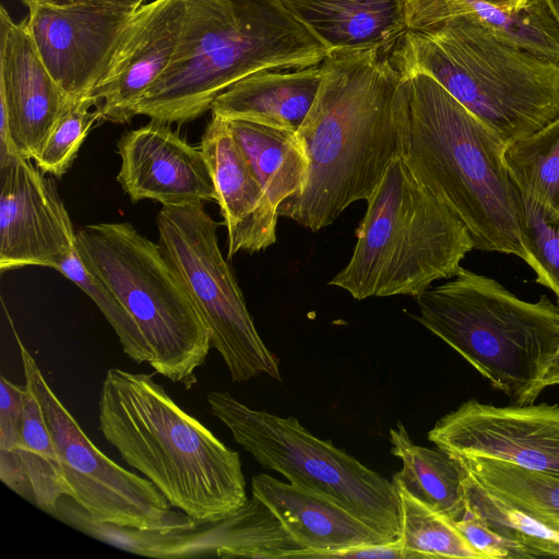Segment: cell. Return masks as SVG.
<instances>
[{"mask_svg":"<svg viewBox=\"0 0 559 559\" xmlns=\"http://www.w3.org/2000/svg\"><path fill=\"white\" fill-rule=\"evenodd\" d=\"M314 102L297 131L308 160L304 189L280 216L311 231L367 201L409 139L411 82L380 49L328 53Z\"/></svg>","mask_w":559,"mask_h":559,"instance_id":"6da1fadb","label":"cell"},{"mask_svg":"<svg viewBox=\"0 0 559 559\" xmlns=\"http://www.w3.org/2000/svg\"><path fill=\"white\" fill-rule=\"evenodd\" d=\"M102 115L91 96L71 100L52 128L36 166L45 174L61 178L75 159L79 150Z\"/></svg>","mask_w":559,"mask_h":559,"instance_id":"4dcf8cb0","label":"cell"},{"mask_svg":"<svg viewBox=\"0 0 559 559\" xmlns=\"http://www.w3.org/2000/svg\"><path fill=\"white\" fill-rule=\"evenodd\" d=\"M550 385H559V352L550 362L542 381L544 390Z\"/></svg>","mask_w":559,"mask_h":559,"instance_id":"d590c367","label":"cell"},{"mask_svg":"<svg viewBox=\"0 0 559 559\" xmlns=\"http://www.w3.org/2000/svg\"><path fill=\"white\" fill-rule=\"evenodd\" d=\"M326 56L325 46L281 0H187L173 59L134 112L182 124L255 72L308 68Z\"/></svg>","mask_w":559,"mask_h":559,"instance_id":"3957f363","label":"cell"},{"mask_svg":"<svg viewBox=\"0 0 559 559\" xmlns=\"http://www.w3.org/2000/svg\"><path fill=\"white\" fill-rule=\"evenodd\" d=\"M158 245L211 333L234 382L261 373L281 381L278 360L260 337L237 280L222 254L217 228L202 201L163 205Z\"/></svg>","mask_w":559,"mask_h":559,"instance_id":"30bf717a","label":"cell"},{"mask_svg":"<svg viewBox=\"0 0 559 559\" xmlns=\"http://www.w3.org/2000/svg\"><path fill=\"white\" fill-rule=\"evenodd\" d=\"M26 391V385L14 384L0 376V479L14 492L29 499L17 453Z\"/></svg>","mask_w":559,"mask_h":559,"instance_id":"d6a6232c","label":"cell"},{"mask_svg":"<svg viewBox=\"0 0 559 559\" xmlns=\"http://www.w3.org/2000/svg\"><path fill=\"white\" fill-rule=\"evenodd\" d=\"M405 76L411 82L405 164L466 226L475 249L525 261L519 190L504 160L507 143L431 76Z\"/></svg>","mask_w":559,"mask_h":559,"instance_id":"277c9868","label":"cell"},{"mask_svg":"<svg viewBox=\"0 0 559 559\" xmlns=\"http://www.w3.org/2000/svg\"><path fill=\"white\" fill-rule=\"evenodd\" d=\"M76 248L130 316L139 338L135 362L187 389L195 384L211 333L159 245L123 222L81 227Z\"/></svg>","mask_w":559,"mask_h":559,"instance_id":"ba28073f","label":"cell"},{"mask_svg":"<svg viewBox=\"0 0 559 559\" xmlns=\"http://www.w3.org/2000/svg\"><path fill=\"white\" fill-rule=\"evenodd\" d=\"M504 160L522 193L559 212V116L533 134L509 143Z\"/></svg>","mask_w":559,"mask_h":559,"instance_id":"4316f807","label":"cell"},{"mask_svg":"<svg viewBox=\"0 0 559 559\" xmlns=\"http://www.w3.org/2000/svg\"><path fill=\"white\" fill-rule=\"evenodd\" d=\"M409 31H424L445 20L468 14L501 39L559 66V23L546 0H527L516 10L481 0H404Z\"/></svg>","mask_w":559,"mask_h":559,"instance_id":"44dd1931","label":"cell"},{"mask_svg":"<svg viewBox=\"0 0 559 559\" xmlns=\"http://www.w3.org/2000/svg\"><path fill=\"white\" fill-rule=\"evenodd\" d=\"M252 496L262 501L304 549L302 558L324 559L329 552L389 542L338 503L267 474L251 480Z\"/></svg>","mask_w":559,"mask_h":559,"instance_id":"d6986e66","label":"cell"},{"mask_svg":"<svg viewBox=\"0 0 559 559\" xmlns=\"http://www.w3.org/2000/svg\"><path fill=\"white\" fill-rule=\"evenodd\" d=\"M25 384L38 399L58 451L69 497L97 523L144 531L189 530L200 523L174 512L164 495L146 478L103 453L85 435L44 378L20 340Z\"/></svg>","mask_w":559,"mask_h":559,"instance_id":"8fae6325","label":"cell"},{"mask_svg":"<svg viewBox=\"0 0 559 559\" xmlns=\"http://www.w3.org/2000/svg\"><path fill=\"white\" fill-rule=\"evenodd\" d=\"M401 500L403 545L419 558L486 559L459 531L453 520L395 486Z\"/></svg>","mask_w":559,"mask_h":559,"instance_id":"83f0119b","label":"cell"},{"mask_svg":"<svg viewBox=\"0 0 559 559\" xmlns=\"http://www.w3.org/2000/svg\"><path fill=\"white\" fill-rule=\"evenodd\" d=\"M389 56L401 74L435 79L507 145L559 116V66L501 39L472 15L408 29Z\"/></svg>","mask_w":559,"mask_h":559,"instance_id":"5b68a950","label":"cell"},{"mask_svg":"<svg viewBox=\"0 0 559 559\" xmlns=\"http://www.w3.org/2000/svg\"><path fill=\"white\" fill-rule=\"evenodd\" d=\"M206 402L261 466L338 503L384 538L400 537L401 500L392 480L313 436L295 417L252 409L228 392H211Z\"/></svg>","mask_w":559,"mask_h":559,"instance_id":"9c48e42d","label":"cell"},{"mask_svg":"<svg viewBox=\"0 0 559 559\" xmlns=\"http://www.w3.org/2000/svg\"><path fill=\"white\" fill-rule=\"evenodd\" d=\"M71 99L46 68L25 21L0 8V110L22 157L35 160Z\"/></svg>","mask_w":559,"mask_h":559,"instance_id":"e0dca14e","label":"cell"},{"mask_svg":"<svg viewBox=\"0 0 559 559\" xmlns=\"http://www.w3.org/2000/svg\"><path fill=\"white\" fill-rule=\"evenodd\" d=\"M519 206L525 262L535 271L536 282L556 295L559 308V212L520 190Z\"/></svg>","mask_w":559,"mask_h":559,"instance_id":"f546056e","label":"cell"},{"mask_svg":"<svg viewBox=\"0 0 559 559\" xmlns=\"http://www.w3.org/2000/svg\"><path fill=\"white\" fill-rule=\"evenodd\" d=\"M17 453L29 499L40 510L57 516L58 502L63 496L69 497V489L41 405L29 388L25 395Z\"/></svg>","mask_w":559,"mask_h":559,"instance_id":"484cf974","label":"cell"},{"mask_svg":"<svg viewBox=\"0 0 559 559\" xmlns=\"http://www.w3.org/2000/svg\"><path fill=\"white\" fill-rule=\"evenodd\" d=\"M390 442L392 454L402 461L393 484L447 518L462 519L466 498L463 472L455 457L438 448L415 444L400 421L390 429Z\"/></svg>","mask_w":559,"mask_h":559,"instance_id":"603a6c76","label":"cell"},{"mask_svg":"<svg viewBox=\"0 0 559 559\" xmlns=\"http://www.w3.org/2000/svg\"><path fill=\"white\" fill-rule=\"evenodd\" d=\"M117 180L132 202L163 205L216 201L212 175L200 146H193L170 123L153 120L122 134Z\"/></svg>","mask_w":559,"mask_h":559,"instance_id":"2e32d148","label":"cell"},{"mask_svg":"<svg viewBox=\"0 0 559 559\" xmlns=\"http://www.w3.org/2000/svg\"><path fill=\"white\" fill-rule=\"evenodd\" d=\"M345 558V559H415L419 556L404 547L399 537L393 540L382 543H370L352 546L329 552L324 559Z\"/></svg>","mask_w":559,"mask_h":559,"instance_id":"e575fe53","label":"cell"},{"mask_svg":"<svg viewBox=\"0 0 559 559\" xmlns=\"http://www.w3.org/2000/svg\"><path fill=\"white\" fill-rule=\"evenodd\" d=\"M55 270L73 282L94 301L117 334L123 353L135 361L139 338L130 316L112 290L84 265L78 248L58 262Z\"/></svg>","mask_w":559,"mask_h":559,"instance_id":"1f68e13d","label":"cell"},{"mask_svg":"<svg viewBox=\"0 0 559 559\" xmlns=\"http://www.w3.org/2000/svg\"><path fill=\"white\" fill-rule=\"evenodd\" d=\"M26 7L24 21L38 53L71 100L90 95L138 9L109 2Z\"/></svg>","mask_w":559,"mask_h":559,"instance_id":"4fadbf2b","label":"cell"},{"mask_svg":"<svg viewBox=\"0 0 559 559\" xmlns=\"http://www.w3.org/2000/svg\"><path fill=\"white\" fill-rule=\"evenodd\" d=\"M453 457L489 493L559 534V475L480 456Z\"/></svg>","mask_w":559,"mask_h":559,"instance_id":"d4e9b609","label":"cell"},{"mask_svg":"<svg viewBox=\"0 0 559 559\" xmlns=\"http://www.w3.org/2000/svg\"><path fill=\"white\" fill-rule=\"evenodd\" d=\"M464 537L486 559H527L536 558L524 546L511 542L490 528L478 515L466 508L464 516L453 521Z\"/></svg>","mask_w":559,"mask_h":559,"instance_id":"836d02e7","label":"cell"},{"mask_svg":"<svg viewBox=\"0 0 559 559\" xmlns=\"http://www.w3.org/2000/svg\"><path fill=\"white\" fill-rule=\"evenodd\" d=\"M322 63L255 72L221 93L211 112L298 131L317 96Z\"/></svg>","mask_w":559,"mask_h":559,"instance_id":"7402d4cb","label":"cell"},{"mask_svg":"<svg viewBox=\"0 0 559 559\" xmlns=\"http://www.w3.org/2000/svg\"><path fill=\"white\" fill-rule=\"evenodd\" d=\"M428 440L453 456H480L559 475V404L495 406L463 402Z\"/></svg>","mask_w":559,"mask_h":559,"instance_id":"7c38bea8","label":"cell"},{"mask_svg":"<svg viewBox=\"0 0 559 559\" xmlns=\"http://www.w3.org/2000/svg\"><path fill=\"white\" fill-rule=\"evenodd\" d=\"M463 472V469H462ZM466 508L504 538L535 557H559V534L499 500L463 472Z\"/></svg>","mask_w":559,"mask_h":559,"instance_id":"f1b7e54d","label":"cell"},{"mask_svg":"<svg viewBox=\"0 0 559 559\" xmlns=\"http://www.w3.org/2000/svg\"><path fill=\"white\" fill-rule=\"evenodd\" d=\"M98 429L171 507L198 523L227 519L248 501L239 453L183 411L152 374L107 370Z\"/></svg>","mask_w":559,"mask_h":559,"instance_id":"7a4b0ae2","label":"cell"},{"mask_svg":"<svg viewBox=\"0 0 559 559\" xmlns=\"http://www.w3.org/2000/svg\"><path fill=\"white\" fill-rule=\"evenodd\" d=\"M328 53L380 49L389 55L408 31L404 0H281Z\"/></svg>","mask_w":559,"mask_h":559,"instance_id":"ffe728a7","label":"cell"},{"mask_svg":"<svg viewBox=\"0 0 559 559\" xmlns=\"http://www.w3.org/2000/svg\"><path fill=\"white\" fill-rule=\"evenodd\" d=\"M226 120L277 207L304 189L308 160L297 131L242 119Z\"/></svg>","mask_w":559,"mask_h":559,"instance_id":"cb8c5ba5","label":"cell"},{"mask_svg":"<svg viewBox=\"0 0 559 559\" xmlns=\"http://www.w3.org/2000/svg\"><path fill=\"white\" fill-rule=\"evenodd\" d=\"M187 0H151L139 7L91 96L102 120L129 122L135 106L169 66L178 46Z\"/></svg>","mask_w":559,"mask_h":559,"instance_id":"9a60e30c","label":"cell"},{"mask_svg":"<svg viewBox=\"0 0 559 559\" xmlns=\"http://www.w3.org/2000/svg\"><path fill=\"white\" fill-rule=\"evenodd\" d=\"M224 225L230 259L276 242L277 206L261 185L226 119L212 115L201 138Z\"/></svg>","mask_w":559,"mask_h":559,"instance_id":"ac0fdd59","label":"cell"},{"mask_svg":"<svg viewBox=\"0 0 559 559\" xmlns=\"http://www.w3.org/2000/svg\"><path fill=\"white\" fill-rule=\"evenodd\" d=\"M481 1L492 4V5H496V7H499V8H504L508 10H516V9L522 8L526 3L527 0H481Z\"/></svg>","mask_w":559,"mask_h":559,"instance_id":"8d00e7d4","label":"cell"},{"mask_svg":"<svg viewBox=\"0 0 559 559\" xmlns=\"http://www.w3.org/2000/svg\"><path fill=\"white\" fill-rule=\"evenodd\" d=\"M19 156L0 167V271L55 266L76 249L69 213L51 178Z\"/></svg>","mask_w":559,"mask_h":559,"instance_id":"5bb4252c","label":"cell"},{"mask_svg":"<svg viewBox=\"0 0 559 559\" xmlns=\"http://www.w3.org/2000/svg\"><path fill=\"white\" fill-rule=\"evenodd\" d=\"M346 266L329 283L357 300L417 297L452 278L475 249L466 226L412 174L393 162L367 200Z\"/></svg>","mask_w":559,"mask_h":559,"instance_id":"52a82bcc","label":"cell"},{"mask_svg":"<svg viewBox=\"0 0 559 559\" xmlns=\"http://www.w3.org/2000/svg\"><path fill=\"white\" fill-rule=\"evenodd\" d=\"M414 319L474 367L511 404L533 403L559 352V308L525 301L497 281L460 267L416 297Z\"/></svg>","mask_w":559,"mask_h":559,"instance_id":"8992f818","label":"cell"},{"mask_svg":"<svg viewBox=\"0 0 559 559\" xmlns=\"http://www.w3.org/2000/svg\"><path fill=\"white\" fill-rule=\"evenodd\" d=\"M554 16L556 17L557 22L559 23V0H546Z\"/></svg>","mask_w":559,"mask_h":559,"instance_id":"74e56055","label":"cell"}]
</instances>
